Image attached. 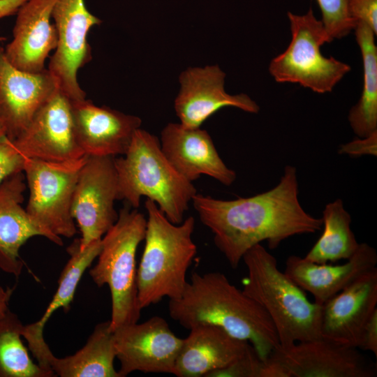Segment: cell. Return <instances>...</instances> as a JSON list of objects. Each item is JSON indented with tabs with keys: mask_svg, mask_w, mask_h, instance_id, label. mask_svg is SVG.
Returning a JSON list of instances; mask_svg holds the SVG:
<instances>
[{
	"mask_svg": "<svg viewBox=\"0 0 377 377\" xmlns=\"http://www.w3.org/2000/svg\"><path fill=\"white\" fill-rule=\"evenodd\" d=\"M191 202L233 269L250 248L261 242L275 249L290 237L314 233L323 226L322 219L302 207L296 168L292 165L286 166L279 183L266 192L231 200L196 193Z\"/></svg>",
	"mask_w": 377,
	"mask_h": 377,
	"instance_id": "cell-1",
	"label": "cell"
},
{
	"mask_svg": "<svg viewBox=\"0 0 377 377\" xmlns=\"http://www.w3.org/2000/svg\"><path fill=\"white\" fill-rule=\"evenodd\" d=\"M169 314L188 330L200 324L218 326L250 342L263 360L279 346L265 309L219 272H193L181 297L170 300Z\"/></svg>",
	"mask_w": 377,
	"mask_h": 377,
	"instance_id": "cell-2",
	"label": "cell"
},
{
	"mask_svg": "<svg viewBox=\"0 0 377 377\" xmlns=\"http://www.w3.org/2000/svg\"><path fill=\"white\" fill-rule=\"evenodd\" d=\"M242 260L247 269L242 291L265 309L280 347L322 337V305L310 302L304 290L278 269L274 256L258 244L244 254Z\"/></svg>",
	"mask_w": 377,
	"mask_h": 377,
	"instance_id": "cell-3",
	"label": "cell"
},
{
	"mask_svg": "<svg viewBox=\"0 0 377 377\" xmlns=\"http://www.w3.org/2000/svg\"><path fill=\"white\" fill-rule=\"evenodd\" d=\"M148 214L145 248L137 269L140 309L158 303L163 297H181L188 281L186 272L197 253L192 239L195 219L191 216L179 224L170 222L157 205L147 199Z\"/></svg>",
	"mask_w": 377,
	"mask_h": 377,
	"instance_id": "cell-4",
	"label": "cell"
},
{
	"mask_svg": "<svg viewBox=\"0 0 377 377\" xmlns=\"http://www.w3.org/2000/svg\"><path fill=\"white\" fill-rule=\"evenodd\" d=\"M123 156L114 158L118 200H126L137 209L141 197L146 196L170 222L181 223L197 190L169 162L158 138L137 129Z\"/></svg>",
	"mask_w": 377,
	"mask_h": 377,
	"instance_id": "cell-5",
	"label": "cell"
},
{
	"mask_svg": "<svg viewBox=\"0 0 377 377\" xmlns=\"http://www.w3.org/2000/svg\"><path fill=\"white\" fill-rule=\"evenodd\" d=\"M147 219L136 209L125 206L115 223L103 235L96 264L89 274L98 286L108 285L112 311L110 327H118L138 322L141 309L138 302L135 256L145 236Z\"/></svg>",
	"mask_w": 377,
	"mask_h": 377,
	"instance_id": "cell-6",
	"label": "cell"
},
{
	"mask_svg": "<svg viewBox=\"0 0 377 377\" xmlns=\"http://www.w3.org/2000/svg\"><path fill=\"white\" fill-rule=\"evenodd\" d=\"M291 40L284 52L272 59L268 70L279 83H297L325 94L350 71V66L332 57H325L321 47L333 39L311 8L302 15L287 13Z\"/></svg>",
	"mask_w": 377,
	"mask_h": 377,
	"instance_id": "cell-7",
	"label": "cell"
},
{
	"mask_svg": "<svg viewBox=\"0 0 377 377\" xmlns=\"http://www.w3.org/2000/svg\"><path fill=\"white\" fill-rule=\"evenodd\" d=\"M87 156L64 162L25 159L23 172L29 190L26 211L37 224L60 237L70 238L77 232L72 204Z\"/></svg>",
	"mask_w": 377,
	"mask_h": 377,
	"instance_id": "cell-8",
	"label": "cell"
},
{
	"mask_svg": "<svg viewBox=\"0 0 377 377\" xmlns=\"http://www.w3.org/2000/svg\"><path fill=\"white\" fill-rule=\"evenodd\" d=\"M115 156H87L81 168L72 204V214L80 228V249L102 239L115 223L118 213V182Z\"/></svg>",
	"mask_w": 377,
	"mask_h": 377,
	"instance_id": "cell-9",
	"label": "cell"
},
{
	"mask_svg": "<svg viewBox=\"0 0 377 377\" xmlns=\"http://www.w3.org/2000/svg\"><path fill=\"white\" fill-rule=\"evenodd\" d=\"M52 19L58 34V44L48 71L59 89L71 100L86 98L77 80V71L92 58L87 36L101 20L87 9L84 0H56Z\"/></svg>",
	"mask_w": 377,
	"mask_h": 377,
	"instance_id": "cell-10",
	"label": "cell"
},
{
	"mask_svg": "<svg viewBox=\"0 0 377 377\" xmlns=\"http://www.w3.org/2000/svg\"><path fill=\"white\" fill-rule=\"evenodd\" d=\"M113 334L120 377L135 371L174 374L183 339L171 331L162 317L122 325Z\"/></svg>",
	"mask_w": 377,
	"mask_h": 377,
	"instance_id": "cell-11",
	"label": "cell"
},
{
	"mask_svg": "<svg viewBox=\"0 0 377 377\" xmlns=\"http://www.w3.org/2000/svg\"><path fill=\"white\" fill-rule=\"evenodd\" d=\"M12 142L17 150L29 158L64 162L86 155L75 138L71 99L59 89Z\"/></svg>",
	"mask_w": 377,
	"mask_h": 377,
	"instance_id": "cell-12",
	"label": "cell"
},
{
	"mask_svg": "<svg viewBox=\"0 0 377 377\" xmlns=\"http://www.w3.org/2000/svg\"><path fill=\"white\" fill-rule=\"evenodd\" d=\"M270 355L289 377L376 376V367L357 348L322 337L285 348L279 346Z\"/></svg>",
	"mask_w": 377,
	"mask_h": 377,
	"instance_id": "cell-13",
	"label": "cell"
},
{
	"mask_svg": "<svg viewBox=\"0 0 377 377\" xmlns=\"http://www.w3.org/2000/svg\"><path fill=\"white\" fill-rule=\"evenodd\" d=\"M59 89L48 69L31 73L14 67L0 45V122L13 140Z\"/></svg>",
	"mask_w": 377,
	"mask_h": 377,
	"instance_id": "cell-14",
	"label": "cell"
},
{
	"mask_svg": "<svg viewBox=\"0 0 377 377\" xmlns=\"http://www.w3.org/2000/svg\"><path fill=\"white\" fill-rule=\"evenodd\" d=\"M226 74L217 66L189 68L179 76L181 89L175 101L180 124L200 128L210 116L224 107H235L257 113L258 105L245 94L230 95L224 88Z\"/></svg>",
	"mask_w": 377,
	"mask_h": 377,
	"instance_id": "cell-15",
	"label": "cell"
},
{
	"mask_svg": "<svg viewBox=\"0 0 377 377\" xmlns=\"http://www.w3.org/2000/svg\"><path fill=\"white\" fill-rule=\"evenodd\" d=\"M376 305V267L322 305V338L359 348L364 328L377 310Z\"/></svg>",
	"mask_w": 377,
	"mask_h": 377,
	"instance_id": "cell-16",
	"label": "cell"
},
{
	"mask_svg": "<svg viewBox=\"0 0 377 377\" xmlns=\"http://www.w3.org/2000/svg\"><path fill=\"white\" fill-rule=\"evenodd\" d=\"M76 140L88 156L124 155L142 121L107 106H97L86 98L71 100Z\"/></svg>",
	"mask_w": 377,
	"mask_h": 377,
	"instance_id": "cell-17",
	"label": "cell"
},
{
	"mask_svg": "<svg viewBox=\"0 0 377 377\" xmlns=\"http://www.w3.org/2000/svg\"><path fill=\"white\" fill-rule=\"evenodd\" d=\"M160 144L169 162L189 182L205 175L230 186L236 179L235 172L224 163L205 130L169 123L161 133Z\"/></svg>",
	"mask_w": 377,
	"mask_h": 377,
	"instance_id": "cell-18",
	"label": "cell"
},
{
	"mask_svg": "<svg viewBox=\"0 0 377 377\" xmlns=\"http://www.w3.org/2000/svg\"><path fill=\"white\" fill-rule=\"evenodd\" d=\"M26 187L23 171L0 184V269L16 278L24 266L20 250L29 239L42 236L59 246L63 244L60 237L37 224L22 207Z\"/></svg>",
	"mask_w": 377,
	"mask_h": 377,
	"instance_id": "cell-19",
	"label": "cell"
},
{
	"mask_svg": "<svg viewBox=\"0 0 377 377\" xmlns=\"http://www.w3.org/2000/svg\"><path fill=\"white\" fill-rule=\"evenodd\" d=\"M55 1L28 0L16 13L13 39L3 49L17 69L31 73L45 69V60L58 44L57 31L51 22Z\"/></svg>",
	"mask_w": 377,
	"mask_h": 377,
	"instance_id": "cell-20",
	"label": "cell"
},
{
	"mask_svg": "<svg viewBox=\"0 0 377 377\" xmlns=\"http://www.w3.org/2000/svg\"><path fill=\"white\" fill-rule=\"evenodd\" d=\"M376 250L366 243L359 244L355 253L342 265L317 264L297 256H290L284 273L303 290L323 305L357 278L376 267Z\"/></svg>",
	"mask_w": 377,
	"mask_h": 377,
	"instance_id": "cell-21",
	"label": "cell"
},
{
	"mask_svg": "<svg viewBox=\"0 0 377 377\" xmlns=\"http://www.w3.org/2000/svg\"><path fill=\"white\" fill-rule=\"evenodd\" d=\"M189 330L175 364L173 375L177 377H209L238 360L250 345L213 325L200 324Z\"/></svg>",
	"mask_w": 377,
	"mask_h": 377,
	"instance_id": "cell-22",
	"label": "cell"
},
{
	"mask_svg": "<svg viewBox=\"0 0 377 377\" xmlns=\"http://www.w3.org/2000/svg\"><path fill=\"white\" fill-rule=\"evenodd\" d=\"M101 239L91 242L83 250L80 249L79 239H75L68 247L67 251L70 258L60 274L58 287L52 300L39 320L24 325L22 337L27 341L29 349L36 359L37 363L47 370L52 371L50 367L49 361L53 353L45 341L44 327L57 309L62 308L65 313L70 310L71 304L82 275L101 251Z\"/></svg>",
	"mask_w": 377,
	"mask_h": 377,
	"instance_id": "cell-23",
	"label": "cell"
},
{
	"mask_svg": "<svg viewBox=\"0 0 377 377\" xmlns=\"http://www.w3.org/2000/svg\"><path fill=\"white\" fill-rule=\"evenodd\" d=\"M116 358L110 321L96 325L85 345L75 354L59 358L54 355L49 365L60 377H120L114 367Z\"/></svg>",
	"mask_w": 377,
	"mask_h": 377,
	"instance_id": "cell-24",
	"label": "cell"
},
{
	"mask_svg": "<svg viewBox=\"0 0 377 377\" xmlns=\"http://www.w3.org/2000/svg\"><path fill=\"white\" fill-rule=\"evenodd\" d=\"M363 66V85L357 103L350 110L348 121L354 133L365 138L377 131V47L374 32L357 22L354 29Z\"/></svg>",
	"mask_w": 377,
	"mask_h": 377,
	"instance_id": "cell-25",
	"label": "cell"
},
{
	"mask_svg": "<svg viewBox=\"0 0 377 377\" xmlns=\"http://www.w3.org/2000/svg\"><path fill=\"white\" fill-rule=\"evenodd\" d=\"M322 220L323 232L304 258L317 264L349 259L360 244L350 229V215L341 199L325 206Z\"/></svg>",
	"mask_w": 377,
	"mask_h": 377,
	"instance_id": "cell-26",
	"label": "cell"
},
{
	"mask_svg": "<svg viewBox=\"0 0 377 377\" xmlns=\"http://www.w3.org/2000/svg\"><path fill=\"white\" fill-rule=\"evenodd\" d=\"M24 325L10 309L0 318V377H54L35 363L22 340Z\"/></svg>",
	"mask_w": 377,
	"mask_h": 377,
	"instance_id": "cell-27",
	"label": "cell"
},
{
	"mask_svg": "<svg viewBox=\"0 0 377 377\" xmlns=\"http://www.w3.org/2000/svg\"><path fill=\"white\" fill-rule=\"evenodd\" d=\"M350 0H316L322 13V22L334 40L346 36L356 26L348 10Z\"/></svg>",
	"mask_w": 377,
	"mask_h": 377,
	"instance_id": "cell-28",
	"label": "cell"
},
{
	"mask_svg": "<svg viewBox=\"0 0 377 377\" xmlns=\"http://www.w3.org/2000/svg\"><path fill=\"white\" fill-rule=\"evenodd\" d=\"M265 360L250 344L244 354L228 367L212 373L209 377H262Z\"/></svg>",
	"mask_w": 377,
	"mask_h": 377,
	"instance_id": "cell-29",
	"label": "cell"
},
{
	"mask_svg": "<svg viewBox=\"0 0 377 377\" xmlns=\"http://www.w3.org/2000/svg\"><path fill=\"white\" fill-rule=\"evenodd\" d=\"M25 159L8 138L6 128L0 122V184L13 174L23 171Z\"/></svg>",
	"mask_w": 377,
	"mask_h": 377,
	"instance_id": "cell-30",
	"label": "cell"
},
{
	"mask_svg": "<svg viewBox=\"0 0 377 377\" xmlns=\"http://www.w3.org/2000/svg\"><path fill=\"white\" fill-rule=\"evenodd\" d=\"M348 10L357 24L362 22L377 34V0H350Z\"/></svg>",
	"mask_w": 377,
	"mask_h": 377,
	"instance_id": "cell-31",
	"label": "cell"
},
{
	"mask_svg": "<svg viewBox=\"0 0 377 377\" xmlns=\"http://www.w3.org/2000/svg\"><path fill=\"white\" fill-rule=\"evenodd\" d=\"M340 154L350 156L372 155L377 154V131L370 135L354 140L340 147Z\"/></svg>",
	"mask_w": 377,
	"mask_h": 377,
	"instance_id": "cell-32",
	"label": "cell"
},
{
	"mask_svg": "<svg viewBox=\"0 0 377 377\" xmlns=\"http://www.w3.org/2000/svg\"><path fill=\"white\" fill-rule=\"evenodd\" d=\"M359 348L371 351L377 356V310L364 328Z\"/></svg>",
	"mask_w": 377,
	"mask_h": 377,
	"instance_id": "cell-33",
	"label": "cell"
},
{
	"mask_svg": "<svg viewBox=\"0 0 377 377\" xmlns=\"http://www.w3.org/2000/svg\"><path fill=\"white\" fill-rule=\"evenodd\" d=\"M28 0H0V20L16 14Z\"/></svg>",
	"mask_w": 377,
	"mask_h": 377,
	"instance_id": "cell-34",
	"label": "cell"
},
{
	"mask_svg": "<svg viewBox=\"0 0 377 377\" xmlns=\"http://www.w3.org/2000/svg\"><path fill=\"white\" fill-rule=\"evenodd\" d=\"M14 292V288H3L0 286V318L9 310V302Z\"/></svg>",
	"mask_w": 377,
	"mask_h": 377,
	"instance_id": "cell-35",
	"label": "cell"
},
{
	"mask_svg": "<svg viewBox=\"0 0 377 377\" xmlns=\"http://www.w3.org/2000/svg\"><path fill=\"white\" fill-rule=\"evenodd\" d=\"M6 40V38L3 36H0V43L3 41H4Z\"/></svg>",
	"mask_w": 377,
	"mask_h": 377,
	"instance_id": "cell-36",
	"label": "cell"
}]
</instances>
